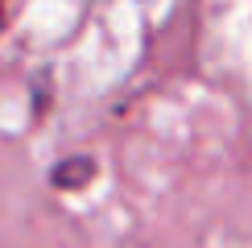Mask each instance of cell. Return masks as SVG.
Wrapping results in <instances>:
<instances>
[{"label":"cell","mask_w":252,"mask_h":248,"mask_svg":"<svg viewBox=\"0 0 252 248\" xmlns=\"http://www.w3.org/2000/svg\"><path fill=\"white\" fill-rule=\"evenodd\" d=\"M50 178H54L58 190H79V186H87L91 178H95V161L91 157H66V161L54 165Z\"/></svg>","instance_id":"cell-1"},{"label":"cell","mask_w":252,"mask_h":248,"mask_svg":"<svg viewBox=\"0 0 252 248\" xmlns=\"http://www.w3.org/2000/svg\"><path fill=\"white\" fill-rule=\"evenodd\" d=\"M0 29H4V0H0Z\"/></svg>","instance_id":"cell-2"}]
</instances>
